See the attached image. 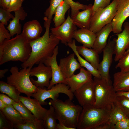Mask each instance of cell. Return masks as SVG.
Wrapping results in <instances>:
<instances>
[{
    "label": "cell",
    "mask_w": 129,
    "mask_h": 129,
    "mask_svg": "<svg viewBox=\"0 0 129 129\" xmlns=\"http://www.w3.org/2000/svg\"><path fill=\"white\" fill-rule=\"evenodd\" d=\"M115 68H118L122 72H129V52L124 53L118 61Z\"/></svg>",
    "instance_id": "e575fe53"
},
{
    "label": "cell",
    "mask_w": 129,
    "mask_h": 129,
    "mask_svg": "<svg viewBox=\"0 0 129 129\" xmlns=\"http://www.w3.org/2000/svg\"><path fill=\"white\" fill-rule=\"evenodd\" d=\"M30 73V76H35L37 78V80L32 78L30 79L33 84L37 87L44 88L49 87L52 76L50 67L40 62L37 66L31 69Z\"/></svg>",
    "instance_id": "8fae6325"
},
{
    "label": "cell",
    "mask_w": 129,
    "mask_h": 129,
    "mask_svg": "<svg viewBox=\"0 0 129 129\" xmlns=\"http://www.w3.org/2000/svg\"><path fill=\"white\" fill-rule=\"evenodd\" d=\"M42 31V27L39 22L33 20L24 23L21 33L30 42L39 38Z\"/></svg>",
    "instance_id": "d6986e66"
},
{
    "label": "cell",
    "mask_w": 129,
    "mask_h": 129,
    "mask_svg": "<svg viewBox=\"0 0 129 129\" xmlns=\"http://www.w3.org/2000/svg\"><path fill=\"white\" fill-rule=\"evenodd\" d=\"M123 30L115 35L117 36L116 39L114 51L115 61H118L126 50L129 48V22H125Z\"/></svg>",
    "instance_id": "9a60e30c"
},
{
    "label": "cell",
    "mask_w": 129,
    "mask_h": 129,
    "mask_svg": "<svg viewBox=\"0 0 129 129\" xmlns=\"http://www.w3.org/2000/svg\"><path fill=\"white\" fill-rule=\"evenodd\" d=\"M129 16V0H118L116 14L111 22L114 33L117 34L122 31V25Z\"/></svg>",
    "instance_id": "4fadbf2b"
},
{
    "label": "cell",
    "mask_w": 129,
    "mask_h": 129,
    "mask_svg": "<svg viewBox=\"0 0 129 129\" xmlns=\"http://www.w3.org/2000/svg\"><path fill=\"white\" fill-rule=\"evenodd\" d=\"M96 34L89 29L80 28L74 32L73 38L86 47L92 48Z\"/></svg>",
    "instance_id": "44dd1931"
},
{
    "label": "cell",
    "mask_w": 129,
    "mask_h": 129,
    "mask_svg": "<svg viewBox=\"0 0 129 129\" xmlns=\"http://www.w3.org/2000/svg\"><path fill=\"white\" fill-rule=\"evenodd\" d=\"M112 106L97 108L93 105L84 106L81 114L77 129H95L108 120Z\"/></svg>",
    "instance_id": "277c9868"
},
{
    "label": "cell",
    "mask_w": 129,
    "mask_h": 129,
    "mask_svg": "<svg viewBox=\"0 0 129 129\" xmlns=\"http://www.w3.org/2000/svg\"><path fill=\"white\" fill-rule=\"evenodd\" d=\"M0 91L1 93L5 94L16 102H19L21 92L14 86L3 81H0Z\"/></svg>",
    "instance_id": "f1b7e54d"
},
{
    "label": "cell",
    "mask_w": 129,
    "mask_h": 129,
    "mask_svg": "<svg viewBox=\"0 0 129 129\" xmlns=\"http://www.w3.org/2000/svg\"><path fill=\"white\" fill-rule=\"evenodd\" d=\"M129 52V48L126 50L124 53H127Z\"/></svg>",
    "instance_id": "816d5d0a"
},
{
    "label": "cell",
    "mask_w": 129,
    "mask_h": 129,
    "mask_svg": "<svg viewBox=\"0 0 129 129\" xmlns=\"http://www.w3.org/2000/svg\"><path fill=\"white\" fill-rule=\"evenodd\" d=\"M0 110L14 126L24 124L26 123L19 113L13 105L8 106Z\"/></svg>",
    "instance_id": "4316f807"
},
{
    "label": "cell",
    "mask_w": 129,
    "mask_h": 129,
    "mask_svg": "<svg viewBox=\"0 0 129 129\" xmlns=\"http://www.w3.org/2000/svg\"><path fill=\"white\" fill-rule=\"evenodd\" d=\"M79 104L83 107L93 105L95 101L94 81L92 79L73 92Z\"/></svg>",
    "instance_id": "7c38bea8"
},
{
    "label": "cell",
    "mask_w": 129,
    "mask_h": 129,
    "mask_svg": "<svg viewBox=\"0 0 129 129\" xmlns=\"http://www.w3.org/2000/svg\"><path fill=\"white\" fill-rule=\"evenodd\" d=\"M57 45L54 49L53 55L43 62L46 65L50 67L52 72V77L50 84L47 88V89H50L53 86L57 84L64 83L66 78L62 73L57 60V56L59 53Z\"/></svg>",
    "instance_id": "5bb4252c"
},
{
    "label": "cell",
    "mask_w": 129,
    "mask_h": 129,
    "mask_svg": "<svg viewBox=\"0 0 129 129\" xmlns=\"http://www.w3.org/2000/svg\"><path fill=\"white\" fill-rule=\"evenodd\" d=\"M43 120L37 119L28 122L25 124L14 126V128L17 129H44Z\"/></svg>",
    "instance_id": "836d02e7"
},
{
    "label": "cell",
    "mask_w": 129,
    "mask_h": 129,
    "mask_svg": "<svg viewBox=\"0 0 129 129\" xmlns=\"http://www.w3.org/2000/svg\"><path fill=\"white\" fill-rule=\"evenodd\" d=\"M8 71V69H6L0 70V78L2 79L4 77V74Z\"/></svg>",
    "instance_id": "681fc988"
},
{
    "label": "cell",
    "mask_w": 129,
    "mask_h": 129,
    "mask_svg": "<svg viewBox=\"0 0 129 129\" xmlns=\"http://www.w3.org/2000/svg\"><path fill=\"white\" fill-rule=\"evenodd\" d=\"M57 120L54 108L50 105L43 120L44 129H56Z\"/></svg>",
    "instance_id": "f546056e"
},
{
    "label": "cell",
    "mask_w": 129,
    "mask_h": 129,
    "mask_svg": "<svg viewBox=\"0 0 129 129\" xmlns=\"http://www.w3.org/2000/svg\"><path fill=\"white\" fill-rule=\"evenodd\" d=\"M20 101L30 111L38 120H43L48 109L43 107L36 99H32L30 97L20 96Z\"/></svg>",
    "instance_id": "ac0fdd59"
},
{
    "label": "cell",
    "mask_w": 129,
    "mask_h": 129,
    "mask_svg": "<svg viewBox=\"0 0 129 129\" xmlns=\"http://www.w3.org/2000/svg\"><path fill=\"white\" fill-rule=\"evenodd\" d=\"M56 129H74L68 127L63 124L59 123H57Z\"/></svg>",
    "instance_id": "7dc6e473"
},
{
    "label": "cell",
    "mask_w": 129,
    "mask_h": 129,
    "mask_svg": "<svg viewBox=\"0 0 129 129\" xmlns=\"http://www.w3.org/2000/svg\"><path fill=\"white\" fill-rule=\"evenodd\" d=\"M113 129H129V119L126 118L116 123Z\"/></svg>",
    "instance_id": "7bdbcfd3"
},
{
    "label": "cell",
    "mask_w": 129,
    "mask_h": 129,
    "mask_svg": "<svg viewBox=\"0 0 129 129\" xmlns=\"http://www.w3.org/2000/svg\"><path fill=\"white\" fill-rule=\"evenodd\" d=\"M117 96H124L129 98V91L124 92H117Z\"/></svg>",
    "instance_id": "c3c4849f"
},
{
    "label": "cell",
    "mask_w": 129,
    "mask_h": 129,
    "mask_svg": "<svg viewBox=\"0 0 129 129\" xmlns=\"http://www.w3.org/2000/svg\"><path fill=\"white\" fill-rule=\"evenodd\" d=\"M11 0H0V5L2 8L7 9Z\"/></svg>",
    "instance_id": "bcb514c9"
},
{
    "label": "cell",
    "mask_w": 129,
    "mask_h": 129,
    "mask_svg": "<svg viewBox=\"0 0 129 129\" xmlns=\"http://www.w3.org/2000/svg\"><path fill=\"white\" fill-rule=\"evenodd\" d=\"M20 113L26 122L37 119L29 109L21 102H16L13 105Z\"/></svg>",
    "instance_id": "4dcf8cb0"
},
{
    "label": "cell",
    "mask_w": 129,
    "mask_h": 129,
    "mask_svg": "<svg viewBox=\"0 0 129 129\" xmlns=\"http://www.w3.org/2000/svg\"><path fill=\"white\" fill-rule=\"evenodd\" d=\"M116 38L109 40L105 47L102 50V60L99 63L98 70L101 78L109 82H112L110 79L109 70L113 60V56L116 44Z\"/></svg>",
    "instance_id": "9c48e42d"
},
{
    "label": "cell",
    "mask_w": 129,
    "mask_h": 129,
    "mask_svg": "<svg viewBox=\"0 0 129 129\" xmlns=\"http://www.w3.org/2000/svg\"><path fill=\"white\" fill-rule=\"evenodd\" d=\"M111 0H94L92 6V16L98 9L104 8L108 6L110 4Z\"/></svg>",
    "instance_id": "ab89813d"
},
{
    "label": "cell",
    "mask_w": 129,
    "mask_h": 129,
    "mask_svg": "<svg viewBox=\"0 0 129 129\" xmlns=\"http://www.w3.org/2000/svg\"><path fill=\"white\" fill-rule=\"evenodd\" d=\"M64 0H50V5L44 12L45 17L52 20L55 9Z\"/></svg>",
    "instance_id": "d590c367"
},
{
    "label": "cell",
    "mask_w": 129,
    "mask_h": 129,
    "mask_svg": "<svg viewBox=\"0 0 129 129\" xmlns=\"http://www.w3.org/2000/svg\"><path fill=\"white\" fill-rule=\"evenodd\" d=\"M113 86L116 92L129 91V72L115 73Z\"/></svg>",
    "instance_id": "cb8c5ba5"
},
{
    "label": "cell",
    "mask_w": 129,
    "mask_h": 129,
    "mask_svg": "<svg viewBox=\"0 0 129 129\" xmlns=\"http://www.w3.org/2000/svg\"><path fill=\"white\" fill-rule=\"evenodd\" d=\"M7 106L1 100H0V110H1L4 109Z\"/></svg>",
    "instance_id": "f907efd6"
},
{
    "label": "cell",
    "mask_w": 129,
    "mask_h": 129,
    "mask_svg": "<svg viewBox=\"0 0 129 129\" xmlns=\"http://www.w3.org/2000/svg\"><path fill=\"white\" fill-rule=\"evenodd\" d=\"M68 46L71 48L75 54L81 67L85 68L94 77L101 78L98 70L95 68L90 63L82 58L77 52L75 39H73L72 42L69 43Z\"/></svg>",
    "instance_id": "484cf974"
},
{
    "label": "cell",
    "mask_w": 129,
    "mask_h": 129,
    "mask_svg": "<svg viewBox=\"0 0 129 129\" xmlns=\"http://www.w3.org/2000/svg\"><path fill=\"white\" fill-rule=\"evenodd\" d=\"M44 34L37 39L29 42L31 48L30 56L25 62L22 63V68H32L35 64L43 62L53 55L54 49L60 40L49 32L52 20L44 17Z\"/></svg>",
    "instance_id": "6da1fadb"
},
{
    "label": "cell",
    "mask_w": 129,
    "mask_h": 129,
    "mask_svg": "<svg viewBox=\"0 0 129 129\" xmlns=\"http://www.w3.org/2000/svg\"><path fill=\"white\" fill-rule=\"evenodd\" d=\"M114 103L129 119V98L124 96H117Z\"/></svg>",
    "instance_id": "d6a6232c"
},
{
    "label": "cell",
    "mask_w": 129,
    "mask_h": 129,
    "mask_svg": "<svg viewBox=\"0 0 129 129\" xmlns=\"http://www.w3.org/2000/svg\"><path fill=\"white\" fill-rule=\"evenodd\" d=\"M0 100L7 106L13 105L16 102L9 97L3 93L0 94Z\"/></svg>",
    "instance_id": "ee69618b"
},
{
    "label": "cell",
    "mask_w": 129,
    "mask_h": 129,
    "mask_svg": "<svg viewBox=\"0 0 129 129\" xmlns=\"http://www.w3.org/2000/svg\"><path fill=\"white\" fill-rule=\"evenodd\" d=\"M31 68H24L19 70L17 66H12L10 70L11 74L7 77L6 81L15 87L21 93L30 97L37 92L38 89L30 78Z\"/></svg>",
    "instance_id": "5b68a950"
},
{
    "label": "cell",
    "mask_w": 129,
    "mask_h": 129,
    "mask_svg": "<svg viewBox=\"0 0 129 129\" xmlns=\"http://www.w3.org/2000/svg\"><path fill=\"white\" fill-rule=\"evenodd\" d=\"M24 1V0H11L7 9L11 12L19 10L22 7Z\"/></svg>",
    "instance_id": "b9f144b4"
},
{
    "label": "cell",
    "mask_w": 129,
    "mask_h": 129,
    "mask_svg": "<svg viewBox=\"0 0 129 129\" xmlns=\"http://www.w3.org/2000/svg\"><path fill=\"white\" fill-rule=\"evenodd\" d=\"M70 5L71 9V16L77 13L80 10H82L86 9L88 5L81 4L78 2H75L73 0H64ZM88 1L89 0H86Z\"/></svg>",
    "instance_id": "8d00e7d4"
},
{
    "label": "cell",
    "mask_w": 129,
    "mask_h": 129,
    "mask_svg": "<svg viewBox=\"0 0 129 129\" xmlns=\"http://www.w3.org/2000/svg\"><path fill=\"white\" fill-rule=\"evenodd\" d=\"M31 51L29 42L22 33L5 39L0 45V65L11 61L24 63L29 58Z\"/></svg>",
    "instance_id": "7a4b0ae2"
},
{
    "label": "cell",
    "mask_w": 129,
    "mask_h": 129,
    "mask_svg": "<svg viewBox=\"0 0 129 129\" xmlns=\"http://www.w3.org/2000/svg\"><path fill=\"white\" fill-rule=\"evenodd\" d=\"M95 101V107L103 108L112 106L115 102L117 96L112 82L102 78L94 77Z\"/></svg>",
    "instance_id": "8992f818"
},
{
    "label": "cell",
    "mask_w": 129,
    "mask_h": 129,
    "mask_svg": "<svg viewBox=\"0 0 129 129\" xmlns=\"http://www.w3.org/2000/svg\"><path fill=\"white\" fill-rule=\"evenodd\" d=\"M14 12V17L10 21L7 27L11 37L15 35H19L21 33L22 25L20 23V20H24L27 16V13L22 7Z\"/></svg>",
    "instance_id": "603a6c76"
},
{
    "label": "cell",
    "mask_w": 129,
    "mask_h": 129,
    "mask_svg": "<svg viewBox=\"0 0 129 129\" xmlns=\"http://www.w3.org/2000/svg\"><path fill=\"white\" fill-rule=\"evenodd\" d=\"M127 118L121 110L114 103L112 105L111 109L108 120L112 125Z\"/></svg>",
    "instance_id": "1f68e13d"
},
{
    "label": "cell",
    "mask_w": 129,
    "mask_h": 129,
    "mask_svg": "<svg viewBox=\"0 0 129 129\" xmlns=\"http://www.w3.org/2000/svg\"><path fill=\"white\" fill-rule=\"evenodd\" d=\"M38 88L37 92L33 94L31 97L37 100L42 105L47 104V102L45 101L48 98H50L53 100L57 99L60 93L65 94L71 100L74 98V94L69 87L64 83L56 84L49 89Z\"/></svg>",
    "instance_id": "ba28073f"
},
{
    "label": "cell",
    "mask_w": 129,
    "mask_h": 129,
    "mask_svg": "<svg viewBox=\"0 0 129 129\" xmlns=\"http://www.w3.org/2000/svg\"><path fill=\"white\" fill-rule=\"evenodd\" d=\"M74 53L67 57L61 59L59 66L60 71L65 78H69L74 74L77 70L81 67L75 58Z\"/></svg>",
    "instance_id": "e0dca14e"
},
{
    "label": "cell",
    "mask_w": 129,
    "mask_h": 129,
    "mask_svg": "<svg viewBox=\"0 0 129 129\" xmlns=\"http://www.w3.org/2000/svg\"><path fill=\"white\" fill-rule=\"evenodd\" d=\"M76 49L80 55L90 63L95 68L98 70L100 63L98 54L93 49L83 46H76Z\"/></svg>",
    "instance_id": "d4e9b609"
},
{
    "label": "cell",
    "mask_w": 129,
    "mask_h": 129,
    "mask_svg": "<svg viewBox=\"0 0 129 129\" xmlns=\"http://www.w3.org/2000/svg\"><path fill=\"white\" fill-rule=\"evenodd\" d=\"M14 16L7 9L0 8V22L5 26L7 25L8 22L11 19H13Z\"/></svg>",
    "instance_id": "74e56055"
},
{
    "label": "cell",
    "mask_w": 129,
    "mask_h": 129,
    "mask_svg": "<svg viewBox=\"0 0 129 129\" xmlns=\"http://www.w3.org/2000/svg\"><path fill=\"white\" fill-rule=\"evenodd\" d=\"M71 8L69 5L64 0L55 9L53 21L54 27L59 26L65 21V15L67 11Z\"/></svg>",
    "instance_id": "83f0119b"
},
{
    "label": "cell",
    "mask_w": 129,
    "mask_h": 129,
    "mask_svg": "<svg viewBox=\"0 0 129 129\" xmlns=\"http://www.w3.org/2000/svg\"><path fill=\"white\" fill-rule=\"evenodd\" d=\"M50 29L51 33L66 46L72 42L74 32L77 30V26L73 23L69 15L62 24L51 27Z\"/></svg>",
    "instance_id": "30bf717a"
},
{
    "label": "cell",
    "mask_w": 129,
    "mask_h": 129,
    "mask_svg": "<svg viewBox=\"0 0 129 129\" xmlns=\"http://www.w3.org/2000/svg\"><path fill=\"white\" fill-rule=\"evenodd\" d=\"M114 126L108 121L98 126L95 129H113Z\"/></svg>",
    "instance_id": "f6af8a7d"
},
{
    "label": "cell",
    "mask_w": 129,
    "mask_h": 129,
    "mask_svg": "<svg viewBox=\"0 0 129 129\" xmlns=\"http://www.w3.org/2000/svg\"><path fill=\"white\" fill-rule=\"evenodd\" d=\"M118 1L113 0L108 6L97 10L92 17L89 29L96 34L111 23L115 15Z\"/></svg>",
    "instance_id": "52a82bcc"
},
{
    "label": "cell",
    "mask_w": 129,
    "mask_h": 129,
    "mask_svg": "<svg viewBox=\"0 0 129 129\" xmlns=\"http://www.w3.org/2000/svg\"><path fill=\"white\" fill-rule=\"evenodd\" d=\"M11 37L9 31L6 29L5 25L0 23V45H2L5 39H10Z\"/></svg>",
    "instance_id": "60d3db41"
},
{
    "label": "cell",
    "mask_w": 129,
    "mask_h": 129,
    "mask_svg": "<svg viewBox=\"0 0 129 129\" xmlns=\"http://www.w3.org/2000/svg\"><path fill=\"white\" fill-rule=\"evenodd\" d=\"M13 124L0 111V129H12Z\"/></svg>",
    "instance_id": "f35d334b"
},
{
    "label": "cell",
    "mask_w": 129,
    "mask_h": 129,
    "mask_svg": "<svg viewBox=\"0 0 129 129\" xmlns=\"http://www.w3.org/2000/svg\"><path fill=\"white\" fill-rule=\"evenodd\" d=\"M72 101L69 98L64 102L58 99L55 100L50 99L49 104L54 108L59 123L76 129L83 108L75 105Z\"/></svg>",
    "instance_id": "3957f363"
},
{
    "label": "cell",
    "mask_w": 129,
    "mask_h": 129,
    "mask_svg": "<svg viewBox=\"0 0 129 129\" xmlns=\"http://www.w3.org/2000/svg\"><path fill=\"white\" fill-rule=\"evenodd\" d=\"M92 6L90 4L86 9L81 11H79L70 16L73 23L77 27L80 28L89 29L92 15Z\"/></svg>",
    "instance_id": "ffe728a7"
},
{
    "label": "cell",
    "mask_w": 129,
    "mask_h": 129,
    "mask_svg": "<svg viewBox=\"0 0 129 129\" xmlns=\"http://www.w3.org/2000/svg\"><path fill=\"white\" fill-rule=\"evenodd\" d=\"M112 31L111 23L105 26L96 33V38L92 48L98 54H101L106 46L108 36Z\"/></svg>",
    "instance_id": "7402d4cb"
},
{
    "label": "cell",
    "mask_w": 129,
    "mask_h": 129,
    "mask_svg": "<svg viewBox=\"0 0 129 129\" xmlns=\"http://www.w3.org/2000/svg\"><path fill=\"white\" fill-rule=\"evenodd\" d=\"M79 72L74 74L65 79L64 84L68 85L73 93L84 84L92 79V75L83 67L80 69Z\"/></svg>",
    "instance_id": "2e32d148"
}]
</instances>
